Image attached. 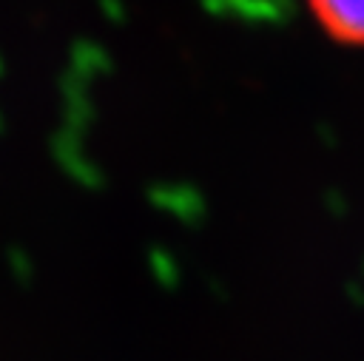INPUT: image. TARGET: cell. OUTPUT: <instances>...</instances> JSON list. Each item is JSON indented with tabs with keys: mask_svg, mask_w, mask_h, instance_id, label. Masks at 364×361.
Masks as SVG:
<instances>
[{
	"mask_svg": "<svg viewBox=\"0 0 364 361\" xmlns=\"http://www.w3.org/2000/svg\"><path fill=\"white\" fill-rule=\"evenodd\" d=\"M307 6L336 43L364 48V0H307Z\"/></svg>",
	"mask_w": 364,
	"mask_h": 361,
	"instance_id": "cell-1",
	"label": "cell"
}]
</instances>
